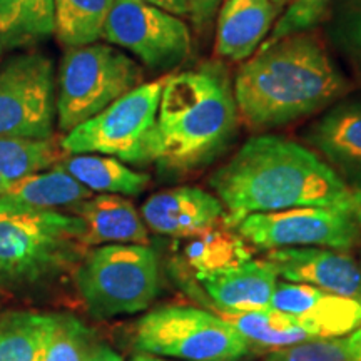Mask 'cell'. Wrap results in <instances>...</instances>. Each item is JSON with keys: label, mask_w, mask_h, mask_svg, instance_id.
I'll return each mask as SVG.
<instances>
[{"label": "cell", "mask_w": 361, "mask_h": 361, "mask_svg": "<svg viewBox=\"0 0 361 361\" xmlns=\"http://www.w3.org/2000/svg\"><path fill=\"white\" fill-rule=\"evenodd\" d=\"M345 338L351 358H353V361H361V326Z\"/></svg>", "instance_id": "34"}, {"label": "cell", "mask_w": 361, "mask_h": 361, "mask_svg": "<svg viewBox=\"0 0 361 361\" xmlns=\"http://www.w3.org/2000/svg\"><path fill=\"white\" fill-rule=\"evenodd\" d=\"M144 2L151 4L161 11L173 13L178 17H188L189 16V7L188 0H144Z\"/></svg>", "instance_id": "33"}, {"label": "cell", "mask_w": 361, "mask_h": 361, "mask_svg": "<svg viewBox=\"0 0 361 361\" xmlns=\"http://www.w3.org/2000/svg\"><path fill=\"white\" fill-rule=\"evenodd\" d=\"M271 2H273L274 6H278L279 8H283V7L290 6V4L293 2V0H271Z\"/></svg>", "instance_id": "38"}, {"label": "cell", "mask_w": 361, "mask_h": 361, "mask_svg": "<svg viewBox=\"0 0 361 361\" xmlns=\"http://www.w3.org/2000/svg\"><path fill=\"white\" fill-rule=\"evenodd\" d=\"M238 126L229 71L223 62H200L162 82L147 162L171 178L194 173L223 154Z\"/></svg>", "instance_id": "3"}, {"label": "cell", "mask_w": 361, "mask_h": 361, "mask_svg": "<svg viewBox=\"0 0 361 361\" xmlns=\"http://www.w3.org/2000/svg\"><path fill=\"white\" fill-rule=\"evenodd\" d=\"M8 186H11V183H8L6 178H2V176H0V196L7 191Z\"/></svg>", "instance_id": "37"}, {"label": "cell", "mask_w": 361, "mask_h": 361, "mask_svg": "<svg viewBox=\"0 0 361 361\" xmlns=\"http://www.w3.org/2000/svg\"><path fill=\"white\" fill-rule=\"evenodd\" d=\"M233 328H236L247 341L264 348L278 350L300 343L324 340L313 322L305 316L283 313L266 308L250 313H218Z\"/></svg>", "instance_id": "19"}, {"label": "cell", "mask_w": 361, "mask_h": 361, "mask_svg": "<svg viewBox=\"0 0 361 361\" xmlns=\"http://www.w3.org/2000/svg\"><path fill=\"white\" fill-rule=\"evenodd\" d=\"M2 51H4V47H2V44H0V54H2Z\"/></svg>", "instance_id": "39"}, {"label": "cell", "mask_w": 361, "mask_h": 361, "mask_svg": "<svg viewBox=\"0 0 361 361\" xmlns=\"http://www.w3.org/2000/svg\"><path fill=\"white\" fill-rule=\"evenodd\" d=\"M218 313H250L271 306L278 276L261 261L246 263L216 273L196 274Z\"/></svg>", "instance_id": "16"}, {"label": "cell", "mask_w": 361, "mask_h": 361, "mask_svg": "<svg viewBox=\"0 0 361 361\" xmlns=\"http://www.w3.org/2000/svg\"><path fill=\"white\" fill-rule=\"evenodd\" d=\"M134 345L141 353L183 361H238L252 348L219 314L191 306L149 311L135 326Z\"/></svg>", "instance_id": "7"}, {"label": "cell", "mask_w": 361, "mask_h": 361, "mask_svg": "<svg viewBox=\"0 0 361 361\" xmlns=\"http://www.w3.org/2000/svg\"><path fill=\"white\" fill-rule=\"evenodd\" d=\"M226 209L218 196L201 188L164 189L147 197L141 207L146 228L157 234L189 238L218 226Z\"/></svg>", "instance_id": "13"}, {"label": "cell", "mask_w": 361, "mask_h": 361, "mask_svg": "<svg viewBox=\"0 0 361 361\" xmlns=\"http://www.w3.org/2000/svg\"><path fill=\"white\" fill-rule=\"evenodd\" d=\"M360 266H361V263H360Z\"/></svg>", "instance_id": "40"}, {"label": "cell", "mask_w": 361, "mask_h": 361, "mask_svg": "<svg viewBox=\"0 0 361 361\" xmlns=\"http://www.w3.org/2000/svg\"><path fill=\"white\" fill-rule=\"evenodd\" d=\"M102 39L156 72L178 69L191 56V30L180 17L144 0H114Z\"/></svg>", "instance_id": "11"}, {"label": "cell", "mask_w": 361, "mask_h": 361, "mask_svg": "<svg viewBox=\"0 0 361 361\" xmlns=\"http://www.w3.org/2000/svg\"><path fill=\"white\" fill-rule=\"evenodd\" d=\"M162 80L144 82L106 109L66 133L59 146L66 154H102L146 164L149 135L154 129Z\"/></svg>", "instance_id": "8"}, {"label": "cell", "mask_w": 361, "mask_h": 361, "mask_svg": "<svg viewBox=\"0 0 361 361\" xmlns=\"http://www.w3.org/2000/svg\"><path fill=\"white\" fill-rule=\"evenodd\" d=\"M183 256L196 274H206L246 263L251 259V247L228 226H214L189 236L183 246Z\"/></svg>", "instance_id": "23"}, {"label": "cell", "mask_w": 361, "mask_h": 361, "mask_svg": "<svg viewBox=\"0 0 361 361\" xmlns=\"http://www.w3.org/2000/svg\"><path fill=\"white\" fill-rule=\"evenodd\" d=\"M54 34V0H0V44L4 49L34 45Z\"/></svg>", "instance_id": "22"}, {"label": "cell", "mask_w": 361, "mask_h": 361, "mask_svg": "<svg viewBox=\"0 0 361 361\" xmlns=\"http://www.w3.org/2000/svg\"><path fill=\"white\" fill-rule=\"evenodd\" d=\"M142 67L111 44L67 49L57 79V124L69 133L144 84Z\"/></svg>", "instance_id": "5"}, {"label": "cell", "mask_w": 361, "mask_h": 361, "mask_svg": "<svg viewBox=\"0 0 361 361\" xmlns=\"http://www.w3.org/2000/svg\"><path fill=\"white\" fill-rule=\"evenodd\" d=\"M269 308L305 316L324 340L348 336L361 326V298L331 295L308 284L278 281Z\"/></svg>", "instance_id": "15"}, {"label": "cell", "mask_w": 361, "mask_h": 361, "mask_svg": "<svg viewBox=\"0 0 361 361\" xmlns=\"http://www.w3.org/2000/svg\"><path fill=\"white\" fill-rule=\"evenodd\" d=\"M329 35L361 82V24L329 27Z\"/></svg>", "instance_id": "30"}, {"label": "cell", "mask_w": 361, "mask_h": 361, "mask_svg": "<svg viewBox=\"0 0 361 361\" xmlns=\"http://www.w3.org/2000/svg\"><path fill=\"white\" fill-rule=\"evenodd\" d=\"M57 121V80L51 57L22 52L0 66V135L51 139Z\"/></svg>", "instance_id": "9"}, {"label": "cell", "mask_w": 361, "mask_h": 361, "mask_svg": "<svg viewBox=\"0 0 361 361\" xmlns=\"http://www.w3.org/2000/svg\"><path fill=\"white\" fill-rule=\"evenodd\" d=\"M266 361H353L346 338H326L271 350Z\"/></svg>", "instance_id": "29"}, {"label": "cell", "mask_w": 361, "mask_h": 361, "mask_svg": "<svg viewBox=\"0 0 361 361\" xmlns=\"http://www.w3.org/2000/svg\"><path fill=\"white\" fill-rule=\"evenodd\" d=\"M90 196L92 191L57 166L49 173H35L13 180L0 197L37 209L56 211L57 207L78 206Z\"/></svg>", "instance_id": "21"}, {"label": "cell", "mask_w": 361, "mask_h": 361, "mask_svg": "<svg viewBox=\"0 0 361 361\" xmlns=\"http://www.w3.org/2000/svg\"><path fill=\"white\" fill-rule=\"evenodd\" d=\"M61 146L51 139L0 135V176L8 183L51 168L61 157Z\"/></svg>", "instance_id": "26"}, {"label": "cell", "mask_w": 361, "mask_h": 361, "mask_svg": "<svg viewBox=\"0 0 361 361\" xmlns=\"http://www.w3.org/2000/svg\"><path fill=\"white\" fill-rule=\"evenodd\" d=\"M234 229L247 245L263 251L278 247L350 251L361 243V213L340 207H293L250 214Z\"/></svg>", "instance_id": "10"}, {"label": "cell", "mask_w": 361, "mask_h": 361, "mask_svg": "<svg viewBox=\"0 0 361 361\" xmlns=\"http://www.w3.org/2000/svg\"><path fill=\"white\" fill-rule=\"evenodd\" d=\"M328 13H331L329 27L361 24V0H333Z\"/></svg>", "instance_id": "32"}, {"label": "cell", "mask_w": 361, "mask_h": 361, "mask_svg": "<svg viewBox=\"0 0 361 361\" xmlns=\"http://www.w3.org/2000/svg\"><path fill=\"white\" fill-rule=\"evenodd\" d=\"M75 283L94 318L135 314L156 300L159 261L146 245H106L84 259Z\"/></svg>", "instance_id": "6"}, {"label": "cell", "mask_w": 361, "mask_h": 361, "mask_svg": "<svg viewBox=\"0 0 361 361\" xmlns=\"http://www.w3.org/2000/svg\"><path fill=\"white\" fill-rule=\"evenodd\" d=\"M94 333L71 314H52L39 361H89L96 350Z\"/></svg>", "instance_id": "27"}, {"label": "cell", "mask_w": 361, "mask_h": 361, "mask_svg": "<svg viewBox=\"0 0 361 361\" xmlns=\"http://www.w3.org/2000/svg\"><path fill=\"white\" fill-rule=\"evenodd\" d=\"M52 314L12 313L0 318V361H39Z\"/></svg>", "instance_id": "25"}, {"label": "cell", "mask_w": 361, "mask_h": 361, "mask_svg": "<svg viewBox=\"0 0 361 361\" xmlns=\"http://www.w3.org/2000/svg\"><path fill=\"white\" fill-rule=\"evenodd\" d=\"M130 361H169V360L162 358V356L149 355V353H141V351H139L137 355H135V356H133V358H130Z\"/></svg>", "instance_id": "36"}, {"label": "cell", "mask_w": 361, "mask_h": 361, "mask_svg": "<svg viewBox=\"0 0 361 361\" xmlns=\"http://www.w3.org/2000/svg\"><path fill=\"white\" fill-rule=\"evenodd\" d=\"M78 216L0 197V286L39 281L72 263L82 245Z\"/></svg>", "instance_id": "4"}, {"label": "cell", "mask_w": 361, "mask_h": 361, "mask_svg": "<svg viewBox=\"0 0 361 361\" xmlns=\"http://www.w3.org/2000/svg\"><path fill=\"white\" fill-rule=\"evenodd\" d=\"M264 263L288 283H301L331 293L361 298V266L346 251L328 247H278Z\"/></svg>", "instance_id": "12"}, {"label": "cell", "mask_w": 361, "mask_h": 361, "mask_svg": "<svg viewBox=\"0 0 361 361\" xmlns=\"http://www.w3.org/2000/svg\"><path fill=\"white\" fill-rule=\"evenodd\" d=\"M114 0H54L56 35L64 47H80L102 39Z\"/></svg>", "instance_id": "24"}, {"label": "cell", "mask_w": 361, "mask_h": 361, "mask_svg": "<svg viewBox=\"0 0 361 361\" xmlns=\"http://www.w3.org/2000/svg\"><path fill=\"white\" fill-rule=\"evenodd\" d=\"M89 361H123L121 355H117L114 350H111L109 346L97 345L96 350L92 351Z\"/></svg>", "instance_id": "35"}, {"label": "cell", "mask_w": 361, "mask_h": 361, "mask_svg": "<svg viewBox=\"0 0 361 361\" xmlns=\"http://www.w3.org/2000/svg\"><path fill=\"white\" fill-rule=\"evenodd\" d=\"M89 191L119 196H137L146 191L151 178L128 168L123 161L102 154H74L59 164Z\"/></svg>", "instance_id": "20"}, {"label": "cell", "mask_w": 361, "mask_h": 361, "mask_svg": "<svg viewBox=\"0 0 361 361\" xmlns=\"http://www.w3.org/2000/svg\"><path fill=\"white\" fill-rule=\"evenodd\" d=\"M221 6V0H188L189 19H191L194 29L202 34L213 24L216 13Z\"/></svg>", "instance_id": "31"}, {"label": "cell", "mask_w": 361, "mask_h": 361, "mask_svg": "<svg viewBox=\"0 0 361 361\" xmlns=\"http://www.w3.org/2000/svg\"><path fill=\"white\" fill-rule=\"evenodd\" d=\"M305 139L350 186L361 189V97L333 104L306 129Z\"/></svg>", "instance_id": "14"}, {"label": "cell", "mask_w": 361, "mask_h": 361, "mask_svg": "<svg viewBox=\"0 0 361 361\" xmlns=\"http://www.w3.org/2000/svg\"><path fill=\"white\" fill-rule=\"evenodd\" d=\"M350 89V80L310 30L259 45L233 82L239 119L259 133L324 111Z\"/></svg>", "instance_id": "2"}, {"label": "cell", "mask_w": 361, "mask_h": 361, "mask_svg": "<svg viewBox=\"0 0 361 361\" xmlns=\"http://www.w3.org/2000/svg\"><path fill=\"white\" fill-rule=\"evenodd\" d=\"M279 12L271 0H224L218 13L216 56L245 62L268 37Z\"/></svg>", "instance_id": "17"}, {"label": "cell", "mask_w": 361, "mask_h": 361, "mask_svg": "<svg viewBox=\"0 0 361 361\" xmlns=\"http://www.w3.org/2000/svg\"><path fill=\"white\" fill-rule=\"evenodd\" d=\"M333 0H293L278 22H274L263 44L276 42L288 35L308 32L323 20ZM261 44V45H263Z\"/></svg>", "instance_id": "28"}, {"label": "cell", "mask_w": 361, "mask_h": 361, "mask_svg": "<svg viewBox=\"0 0 361 361\" xmlns=\"http://www.w3.org/2000/svg\"><path fill=\"white\" fill-rule=\"evenodd\" d=\"M223 202V223L236 228L246 216L293 207L360 211L361 189L350 186L311 149L279 135H255L209 178Z\"/></svg>", "instance_id": "1"}, {"label": "cell", "mask_w": 361, "mask_h": 361, "mask_svg": "<svg viewBox=\"0 0 361 361\" xmlns=\"http://www.w3.org/2000/svg\"><path fill=\"white\" fill-rule=\"evenodd\" d=\"M84 224L82 245H146L147 228L133 202L119 194H99L75 206Z\"/></svg>", "instance_id": "18"}]
</instances>
